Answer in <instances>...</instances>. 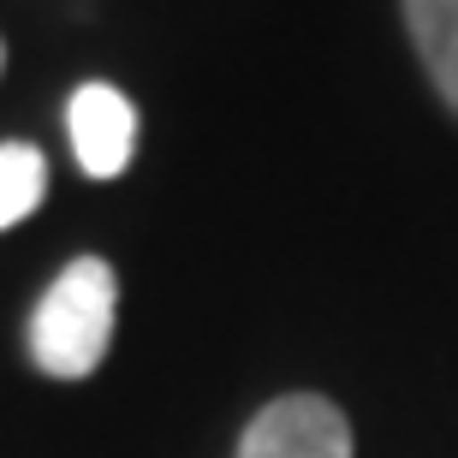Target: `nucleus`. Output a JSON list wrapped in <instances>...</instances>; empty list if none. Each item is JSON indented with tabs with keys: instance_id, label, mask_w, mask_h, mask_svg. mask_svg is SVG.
Masks as SVG:
<instances>
[{
	"instance_id": "f257e3e1",
	"label": "nucleus",
	"mask_w": 458,
	"mask_h": 458,
	"mask_svg": "<svg viewBox=\"0 0 458 458\" xmlns=\"http://www.w3.org/2000/svg\"><path fill=\"white\" fill-rule=\"evenodd\" d=\"M114 316H119V280L102 256H78L60 268L42 304L30 316V363L54 381H84L102 369L114 345Z\"/></svg>"
},
{
	"instance_id": "f03ea898",
	"label": "nucleus",
	"mask_w": 458,
	"mask_h": 458,
	"mask_svg": "<svg viewBox=\"0 0 458 458\" xmlns=\"http://www.w3.org/2000/svg\"><path fill=\"white\" fill-rule=\"evenodd\" d=\"M238 458H352V423L322 393H286L250 417Z\"/></svg>"
},
{
	"instance_id": "7ed1b4c3",
	"label": "nucleus",
	"mask_w": 458,
	"mask_h": 458,
	"mask_svg": "<svg viewBox=\"0 0 458 458\" xmlns=\"http://www.w3.org/2000/svg\"><path fill=\"white\" fill-rule=\"evenodd\" d=\"M66 137L89 179H119L137 149V107L125 102V89L89 78V84L72 89V102H66Z\"/></svg>"
},
{
	"instance_id": "20e7f679",
	"label": "nucleus",
	"mask_w": 458,
	"mask_h": 458,
	"mask_svg": "<svg viewBox=\"0 0 458 458\" xmlns=\"http://www.w3.org/2000/svg\"><path fill=\"white\" fill-rule=\"evenodd\" d=\"M405 24L428 84L441 89V102L458 114V0H405Z\"/></svg>"
},
{
	"instance_id": "39448f33",
	"label": "nucleus",
	"mask_w": 458,
	"mask_h": 458,
	"mask_svg": "<svg viewBox=\"0 0 458 458\" xmlns=\"http://www.w3.org/2000/svg\"><path fill=\"white\" fill-rule=\"evenodd\" d=\"M48 197V155L36 143H0V233L36 215Z\"/></svg>"
},
{
	"instance_id": "423d86ee",
	"label": "nucleus",
	"mask_w": 458,
	"mask_h": 458,
	"mask_svg": "<svg viewBox=\"0 0 458 458\" xmlns=\"http://www.w3.org/2000/svg\"><path fill=\"white\" fill-rule=\"evenodd\" d=\"M0 72H6V42H0Z\"/></svg>"
}]
</instances>
